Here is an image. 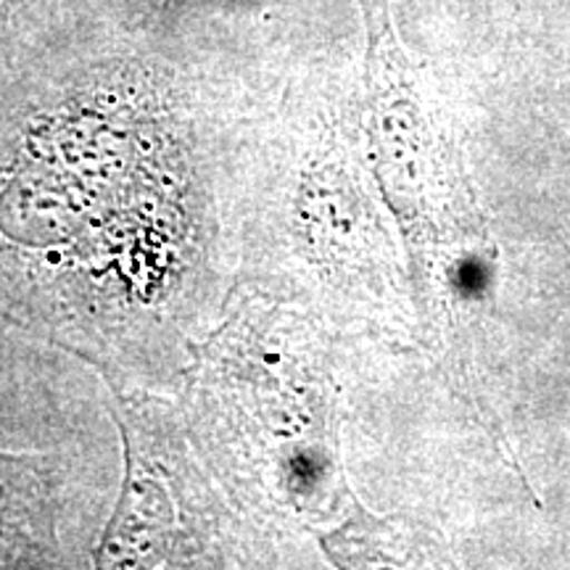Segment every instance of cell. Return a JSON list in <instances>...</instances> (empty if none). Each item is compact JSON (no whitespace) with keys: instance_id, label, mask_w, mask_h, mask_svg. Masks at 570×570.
I'll return each mask as SVG.
<instances>
[{"instance_id":"1","label":"cell","mask_w":570,"mask_h":570,"mask_svg":"<svg viewBox=\"0 0 570 570\" xmlns=\"http://www.w3.org/2000/svg\"><path fill=\"white\" fill-rule=\"evenodd\" d=\"M367 21V119L377 173L404 225H420L431 183V135L412 67L391 24L389 0H362Z\"/></svg>"},{"instance_id":"2","label":"cell","mask_w":570,"mask_h":570,"mask_svg":"<svg viewBox=\"0 0 570 570\" xmlns=\"http://www.w3.org/2000/svg\"><path fill=\"white\" fill-rule=\"evenodd\" d=\"M3 494V491H0ZM0 518H3V499H0ZM0 537H3V520H0Z\"/></svg>"},{"instance_id":"3","label":"cell","mask_w":570,"mask_h":570,"mask_svg":"<svg viewBox=\"0 0 570 570\" xmlns=\"http://www.w3.org/2000/svg\"><path fill=\"white\" fill-rule=\"evenodd\" d=\"M3 3H9V0H0V6H3Z\"/></svg>"}]
</instances>
